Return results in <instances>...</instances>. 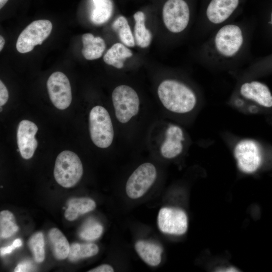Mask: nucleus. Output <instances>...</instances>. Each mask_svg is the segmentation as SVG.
Wrapping results in <instances>:
<instances>
[{"label": "nucleus", "mask_w": 272, "mask_h": 272, "mask_svg": "<svg viewBox=\"0 0 272 272\" xmlns=\"http://www.w3.org/2000/svg\"><path fill=\"white\" fill-rule=\"evenodd\" d=\"M157 95L163 107L174 114L188 113L196 105V97L193 91L177 80L167 79L161 82L157 89Z\"/></svg>", "instance_id": "f257e3e1"}, {"label": "nucleus", "mask_w": 272, "mask_h": 272, "mask_svg": "<svg viewBox=\"0 0 272 272\" xmlns=\"http://www.w3.org/2000/svg\"><path fill=\"white\" fill-rule=\"evenodd\" d=\"M112 101L116 118L121 124L129 123L139 113V96L129 86L121 85L115 88L112 93Z\"/></svg>", "instance_id": "f03ea898"}, {"label": "nucleus", "mask_w": 272, "mask_h": 272, "mask_svg": "<svg viewBox=\"0 0 272 272\" xmlns=\"http://www.w3.org/2000/svg\"><path fill=\"white\" fill-rule=\"evenodd\" d=\"M90 138L99 148H107L112 144L114 130L110 115L104 107L96 105L90 110L89 117Z\"/></svg>", "instance_id": "7ed1b4c3"}, {"label": "nucleus", "mask_w": 272, "mask_h": 272, "mask_svg": "<svg viewBox=\"0 0 272 272\" xmlns=\"http://www.w3.org/2000/svg\"><path fill=\"white\" fill-rule=\"evenodd\" d=\"M83 173V165L74 152L63 151L58 154L54 168V177L61 186L69 188L75 186Z\"/></svg>", "instance_id": "20e7f679"}, {"label": "nucleus", "mask_w": 272, "mask_h": 272, "mask_svg": "<svg viewBox=\"0 0 272 272\" xmlns=\"http://www.w3.org/2000/svg\"><path fill=\"white\" fill-rule=\"evenodd\" d=\"M157 174L152 163L146 162L139 166L126 181L125 191L128 196L132 199L142 196L154 183Z\"/></svg>", "instance_id": "39448f33"}, {"label": "nucleus", "mask_w": 272, "mask_h": 272, "mask_svg": "<svg viewBox=\"0 0 272 272\" xmlns=\"http://www.w3.org/2000/svg\"><path fill=\"white\" fill-rule=\"evenodd\" d=\"M51 22L47 20H36L28 25L19 36L16 48L18 52L25 53L40 45L50 34Z\"/></svg>", "instance_id": "423d86ee"}, {"label": "nucleus", "mask_w": 272, "mask_h": 272, "mask_svg": "<svg viewBox=\"0 0 272 272\" xmlns=\"http://www.w3.org/2000/svg\"><path fill=\"white\" fill-rule=\"evenodd\" d=\"M162 16L168 30L172 33H180L188 25L189 7L184 0H168L163 6Z\"/></svg>", "instance_id": "0eeeda50"}, {"label": "nucleus", "mask_w": 272, "mask_h": 272, "mask_svg": "<svg viewBox=\"0 0 272 272\" xmlns=\"http://www.w3.org/2000/svg\"><path fill=\"white\" fill-rule=\"evenodd\" d=\"M234 155L239 168L245 173L255 172L262 162L261 148L256 142L251 140H242L237 144Z\"/></svg>", "instance_id": "6e6552de"}, {"label": "nucleus", "mask_w": 272, "mask_h": 272, "mask_svg": "<svg viewBox=\"0 0 272 272\" xmlns=\"http://www.w3.org/2000/svg\"><path fill=\"white\" fill-rule=\"evenodd\" d=\"M47 89L49 98L56 108L64 110L69 107L72 100V91L65 75L60 72L53 73L47 80Z\"/></svg>", "instance_id": "1a4fd4ad"}, {"label": "nucleus", "mask_w": 272, "mask_h": 272, "mask_svg": "<svg viewBox=\"0 0 272 272\" xmlns=\"http://www.w3.org/2000/svg\"><path fill=\"white\" fill-rule=\"evenodd\" d=\"M243 42L242 32L237 25L229 24L222 27L215 38L217 51L226 57H232L236 54Z\"/></svg>", "instance_id": "9d476101"}, {"label": "nucleus", "mask_w": 272, "mask_h": 272, "mask_svg": "<svg viewBox=\"0 0 272 272\" xmlns=\"http://www.w3.org/2000/svg\"><path fill=\"white\" fill-rule=\"evenodd\" d=\"M158 225L163 233L182 235L187 229L188 221L185 213L175 208H163L158 216Z\"/></svg>", "instance_id": "9b49d317"}, {"label": "nucleus", "mask_w": 272, "mask_h": 272, "mask_svg": "<svg viewBox=\"0 0 272 272\" xmlns=\"http://www.w3.org/2000/svg\"><path fill=\"white\" fill-rule=\"evenodd\" d=\"M184 140L181 127L173 123L167 124L158 148L161 155L168 159L177 157L183 150Z\"/></svg>", "instance_id": "f8f14e48"}, {"label": "nucleus", "mask_w": 272, "mask_h": 272, "mask_svg": "<svg viewBox=\"0 0 272 272\" xmlns=\"http://www.w3.org/2000/svg\"><path fill=\"white\" fill-rule=\"evenodd\" d=\"M37 126L31 121L22 120L19 124L17 141L21 156L25 159L31 158L38 146L35 135Z\"/></svg>", "instance_id": "ddd939ff"}, {"label": "nucleus", "mask_w": 272, "mask_h": 272, "mask_svg": "<svg viewBox=\"0 0 272 272\" xmlns=\"http://www.w3.org/2000/svg\"><path fill=\"white\" fill-rule=\"evenodd\" d=\"M240 92L243 97L262 108H272V94L268 87L261 82L245 83L241 86Z\"/></svg>", "instance_id": "4468645a"}, {"label": "nucleus", "mask_w": 272, "mask_h": 272, "mask_svg": "<svg viewBox=\"0 0 272 272\" xmlns=\"http://www.w3.org/2000/svg\"><path fill=\"white\" fill-rule=\"evenodd\" d=\"M238 3L239 0H212L207 9V16L213 23H221L231 16Z\"/></svg>", "instance_id": "2eb2a0df"}, {"label": "nucleus", "mask_w": 272, "mask_h": 272, "mask_svg": "<svg viewBox=\"0 0 272 272\" xmlns=\"http://www.w3.org/2000/svg\"><path fill=\"white\" fill-rule=\"evenodd\" d=\"M83 48L82 53L87 60L97 59L102 55L106 48L105 41L99 36L92 34L85 33L82 36Z\"/></svg>", "instance_id": "dca6fc26"}, {"label": "nucleus", "mask_w": 272, "mask_h": 272, "mask_svg": "<svg viewBox=\"0 0 272 272\" xmlns=\"http://www.w3.org/2000/svg\"><path fill=\"white\" fill-rule=\"evenodd\" d=\"M135 249L140 257L148 264L157 266L161 261L162 248L159 245L145 241H139Z\"/></svg>", "instance_id": "f3484780"}, {"label": "nucleus", "mask_w": 272, "mask_h": 272, "mask_svg": "<svg viewBox=\"0 0 272 272\" xmlns=\"http://www.w3.org/2000/svg\"><path fill=\"white\" fill-rule=\"evenodd\" d=\"M90 19L95 25H102L112 16L113 6L111 0H91Z\"/></svg>", "instance_id": "a211bd4d"}, {"label": "nucleus", "mask_w": 272, "mask_h": 272, "mask_svg": "<svg viewBox=\"0 0 272 272\" xmlns=\"http://www.w3.org/2000/svg\"><path fill=\"white\" fill-rule=\"evenodd\" d=\"M96 207L95 202L89 198H74L67 202L64 216L68 221H74L81 215L93 211Z\"/></svg>", "instance_id": "6ab92c4d"}, {"label": "nucleus", "mask_w": 272, "mask_h": 272, "mask_svg": "<svg viewBox=\"0 0 272 272\" xmlns=\"http://www.w3.org/2000/svg\"><path fill=\"white\" fill-rule=\"evenodd\" d=\"M132 55V52L126 46L116 43L104 54L103 60L106 64L120 69L123 67L125 60Z\"/></svg>", "instance_id": "aec40b11"}, {"label": "nucleus", "mask_w": 272, "mask_h": 272, "mask_svg": "<svg viewBox=\"0 0 272 272\" xmlns=\"http://www.w3.org/2000/svg\"><path fill=\"white\" fill-rule=\"evenodd\" d=\"M48 239L54 257L59 260L68 256L69 242L62 233L57 228H52L48 232Z\"/></svg>", "instance_id": "412c9836"}, {"label": "nucleus", "mask_w": 272, "mask_h": 272, "mask_svg": "<svg viewBox=\"0 0 272 272\" xmlns=\"http://www.w3.org/2000/svg\"><path fill=\"white\" fill-rule=\"evenodd\" d=\"M135 21L134 38L135 44L141 48H146L150 44L152 35L145 25V14L138 11L133 15Z\"/></svg>", "instance_id": "4be33fe9"}, {"label": "nucleus", "mask_w": 272, "mask_h": 272, "mask_svg": "<svg viewBox=\"0 0 272 272\" xmlns=\"http://www.w3.org/2000/svg\"><path fill=\"white\" fill-rule=\"evenodd\" d=\"M112 28L123 44L130 47L135 45L134 36L125 17H118L112 23Z\"/></svg>", "instance_id": "5701e85b"}, {"label": "nucleus", "mask_w": 272, "mask_h": 272, "mask_svg": "<svg viewBox=\"0 0 272 272\" xmlns=\"http://www.w3.org/2000/svg\"><path fill=\"white\" fill-rule=\"evenodd\" d=\"M98 251V247L94 243H74L70 245L67 257L70 261H76L82 258L95 255Z\"/></svg>", "instance_id": "b1692460"}, {"label": "nucleus", "mask_w": 272, "mask_h": 272, "mask_svg": "<svg viewBox=\"0 0 272 272\" xmlns=\"http://www.w3.org/2000/svg\"><path fill=\"white\" fill-rule=\"evenodd\" d=\"M13 214L4 210L0 213V236L6 238L12 236L18 230Z\"/></svg>", "instance_id": "393cba45"}, {"label": "nucleus", "mask_w": 272, "mask_h": 272, "mask_svg": "<svg viewBox=\"0 0 272 272\" xmlns=\"http://www.w3.org/2000/svg\"><path fill=\"white\" fill-rule=\"evenodd\" d=\"M28 245L35 261L42 262L45 258L44 240L42 233L38 232L33 234L28 240Z\"/></svg>", "instance_id": "a878e982"}, {"label": "nucleus", "mask_w": 272, "mask_h": 272, "mask_svg": "<svg viewBox=\"0 0 272 272\" xmlns=\"http://www.w3.org/2000/svg\"><path fill=\"white\" fill-rule=\"evenodd\" d=\"M102 232V226L98 222L90 220L82 226L79 236L84 240L92 241L98 238Z\"/></svg>", "instance_id": "bb28decb"}, {"label": "nucleus", "mask_w": 272, "mask_h": 272, "mask_svg": "<svg viewBox=\"0 0 272 272\" xmlns=\"http://www.w3.org/2000/svg\"><path fill=\"white\" fill-rule=\"evenodd\" d=\"M22 244V242L21 239H16L14 241L11 245L1 248V255H4L6 254L10 253L15 248L21 246Z\"/></svg>", "instance_id": "cd10ccee"}, {"label": "nucleus", "mask_w": 272, "mask_h": 272, "mask_svg": "<svg viewBox=\"0 0 272 272\" xmlns=\"http://www.w3.org/2000/svg\"><path fill=\"white\" fill-rule=\"evenodd\" d=\"M9 93L7 88L2 80L0 81V105L2 106L8 101Z\"/></svg>", "instance_id": "c85d7f7f"}, {"label": "nucleus", "mask_w": 272, "mask_h": 272, "mask_svg": "<svg viewBox=\"0 0 272 272\" xmlns=\"http://www.w3.org/2000/svg\"><path fill=\"white\" fill-rule=\"evenodd\" d=\"M33 269V266L29 261H23L20 263L15 268V272L30 271Z\"/></svg>", "instance_id": "c756f323"}, {"label": "nucleus", "mask_w": 272, "mask_h": 272, "mask_svg": "<svg viewBox=\"0 0 272 272\" xmlns=\"http://www.w3.org/2000/svg\"><path fill=\"white\" fill-rule=\"evenodd\" d=\"M113 267L108 264H102L89 270V272H112Z\"/></svg>", "instance_id": "7c9ffc66"}, {"label": "nucleus", "mask_w": 272, "mask_h": 272, "mask_svg": "<svg viewBox=\"0 0 272 272\" xmlns=\"http://www.w3.org/2000/svg\"><path fill=\"white\" fill-rule=\"evenodd\" d=\"M5 44V39L2 35H1L0 36V51H1L2 50Z\"/></svg>", "instance_id": "2f4dec72"}, {"label": "nucleus", "mask_w": 272, "mask_h": 272, "mask_svg": "<svg viewBox=\"0 0 272 272\" xmlns=\"http://www.w3.org/2000/svg\"><path fill=\"white\" fill-rule=\"evenodd\" d=\"M8 0H0V8L2 9L7 3Z\"/></svg>", "instance_id": "473e14b6"}, {"label": "nucleus", "mask_w": 272, "mask_h": 272, "mask_svg": "<svg viewBox=\"0 0 272 272\" xmlns=\"http://www.w3.org/2000/svg\"><path fill=\"white\" fill-rule=\"evenodd\" d=\"M270 24L272 25V12L270 16Z\"/></svg>", "instance_id": "72a5a7b5"}, {"label": "nucleus", "mask_w": 272, "mask_h": 272, "mask_svg": "<svg viewBox=\"0 0 272 272\" xmlns=\"http://www.w3.org/2000/svg\"><path fill=\"white\" fill-rule=\"evenodd\" d=\"M2 106H1V112H2Z\"/></svg>", "instance_id": "f704fd0d"}]
</instances>
